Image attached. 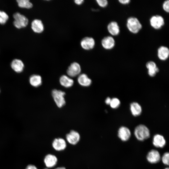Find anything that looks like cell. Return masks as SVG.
I'll return each mask as SVG.
<instances>
[{"label":"cell","mask_w":169,"mask_h":169,"mask_svg":"<svg viewBox=\"0 0 169 169\" xmlns=\"http://www.w3.org/2000/svg\"><path fill=\"white\" fill-rule=\"evenodd\" d=\"M135 137L138 141H144L150 136V132L149 128L145 125L140 124L137 126L134 130Z\"/></svg>","instance_id":"obj_1"},{"label":"cell","mask_w":169,"mask_h":169,"mask_svg":"<svg viewBox=\"0 0 169 169\" xmlns=\"http://www.w3.org/2000/svg\"><path fill=\"white\" fill-rule=\"evenodd\" d=\"M126 25L129 31L133 34L138 33L142 28L140 21L134 17H130L127 19Z\"/></svg>","instance_id":"obj_2"},{"label":"cell","mask_w":169,"mask_h":169,"mask_svg":"<svg viewBox=\"0 0 169 169\" xmlns=\"http://www.w3.org/2000/svg\"><path fill=\"white\" fill-rule=\"evenodd\" d=\"M14 21L13 24L14 26L18 29L25 27L28 23V19L24 15L17 12L13 15Z\"/></svg>","instance_id":"obj_3"},{"label":"cell","mask_w":169,"mask_h":169,"mask_svg":"<svg viewBox=\"0 0 169 169\" xmlns=\"http://www.w3.org/2000/svg\"><path fill=\"white\" fill-rule=\"evenodd\" d=\"M65 93L61 90L54 89L52 91V95L57 106L62 107L65 104L64 98Z\"/></svg>","instance_id":"obj_4"},{"label":"cell","mask_w":169,"mask_h":169,"mask_svg":"<svg viewBox=\"0 0 169 169\" xmlns=\"http://www.w3.org/2000/svg\"><path fill=\"white\" fill-rule=\"evenodd\" d=\"M149 22L151 27L156 30L161 29L165 24L164 18L162 16L159 15L151 16Z\"/></svg>","instance_id":"obj_5"},{"label":"cell","mask_w":169,"mask_h":169,"mask_svg":"<svg viewBox=\"0 0 169 169\" xmlns=\"http://www.w3.org/2000/svg\"><path fill=\"white\" fill-rule=\"evenodd\" d=\"M81 72V68L78 63L74 62L72 63L67 70L68 76L70 77H74L78 76Z\"/></svg>","instance_id":"obj_6"},{"label":"cell","mask_w":169,"mask_h":169,"mask_svg":"<svg viewBox=\"0 0 169 169\" xmlns=\"http://www.w3.org/2000/svg\"><path fill=\"white\" fill-rule=\"evenodd\" d=\"M80 138L79 133L74 130L71 131L66 136V141L73 145L77 144L79 142Z\"/></svg>","instance_id":"obj_7"},{"label":"cell","mask_w":169,"mask_h":169,"mask_svg":"<svg viewBox=\"0 0 169 169\" xmlns=\"http://www.w3.org/2000/svg\"><path fill=\"white\" fill-rule=\"evenodd\" d=\"M160 152L157 150L152 149L147 154L146 158L147 161L151 164L158 162L161 159Z\"/></svg>","instance_id":"obj_8"},{"label":"cell","mask_w":169,"mask_h":169,"mask_svg":"<svg viewBox=\"0 0 169 169\" xmlns=\"http://www.w3.org/2000/svg\"><path fill=\"white\" fill-rule=\"evenodd\" d=\"M117 135L121 141H126L130 138L131 133L129 128L125 126H121L118 130Z\"/></svg>","instance_id":"obj_9"},{"label":"cell","mask_w":169,"mask_h":169,"mask_svg":"<svg viewBox=\"0 0 169 169\" xmlns=\"http://www.w3.org/2000/svg\"><path fill=\"white\" fill-rule=\"evenodd\" d=\"M52 146L55 151H61L65 150L66 148L67 142L63 138H56L52 142Z\"/></svg>","instance_id":"obj_10"},{"label":"cell","mask_w":169,"mask_h":169,"mask_svg":"<svg viewBox=\"0 0 169 169\" xmlns=\"http://www.w3.org/2000/svg\"><path fill=\"white\" fill-rule=\"evenodd\" d=\"M58 161L56 156L52 154L46 155L44 159L45 166L47 168L49 169L54 167L56 165Z\"/></svg>","instance_id":"obj_11"},{"label":"cell","mask_w":169,"mask_h":169,"mask_svg":"<svg viewBox=\"0 0 169 169\" xmlns=\"http://www.w3.org/2000/svg\"><path fill=\"white\" fill-rule=\"evenodd\" d=\"M80 44L83 49L85 50H90L94 47L95 42L92 37H86L81 40Z\"/></svg>","instance_id":"obj_12"},{"label":"cell","mask_w":169,"mask_h":169,"mask_svg":"<svg viewBox=\"0 0 169 169\" xmlns=\"http://www.w3.org/2000/svg\"><path fill=\"white\" fill-rule=\"evenodd\" d=\"M152 142L154 146L160 148H163L166 143V140L164 137L160 134H156L154 135L153 137Z\"/></svg>","instance_id":"obj_13"},{"label":"cell","mask_w":169,"mask_h":169,"mask_svg":"<svg viewBox=\"0 0 169 169\" xmlns=\"http://www.w3.org/2000/svg\"><path fill=\"white\" fill-rule=\"evenodd\" d=\"M101 44L103 47L106 50L112 49L115 45L114 39L111 36L104 37L102 40Z\"/></svg>","instance_id":"obj_14"},{"label":"cell","mask_w":169,"mask_h":169,"mask_svg":"<svg viewBox=\"0 0 169 169\" xmlns=\"http://www.w3.org/2000/svg\"><path fill=\"white\" fill-rule=\"evenodd\" d=\"M146 67L148 69V74L151 77L155 76L159 71V69L156 63L152 61H149L146 64Z\"/></svg>","instance_id":"obj_15"},{"label":"cell","mask_w":169,"mask_h":169,"mask_svg":"<svg viewBox=\"0 0 169 169\" xmlns=\"http://www.w3.org/2000/svg\"><path fill=\"white\" fill-rule=\"evenodd\" d=\"M109 33L112 35H118L120 33V28L117 23L115 21L110 22L107 26Z\"/></svg>","instance_id":"obj_16"},{"label":"cell","mask_w":169,"mask_h":169,"mask_svg":"<svg viewBox=\"0 0 169 169\" xmlns=\"http://www.w3.org/2000/svg\"><path fill=\"white\" fill-rule=\"evenodd\" d=\"M157 55L159 59L165 61L167 59L169 56V49L166 46H161L158 48L157 51Z\"/></svg>","instance_id":"obj_17"},{"label":"cell","mask_w":169,"mask_h":169,"mask_svg":"<svg viewBox=\"0 0 169 169\" xmlns=\"http://www.w3.org/2000/svg\"><path fill=\"white\" fill-rule=\"evenodd\" d=\"M31 27L33 31L35 33H41L44 30V27L41 20L35 19L32 22Z\"/></svg>","instance_id":"obj_18"},{"label":"cell","mask_w":169,"mask_h":169,"mask_svg":"<svg viewBox=\"0 0 169 169\" xmlns=\"http://www.w3.org/2000/svg\"><path fill=\"white\" fill-rule=\"evenodd\" d=\"M11 66L14 71L18 73H20L23 70L24 64L20 59H15L11 62Z\"/></svg>","instance_id":"obj_19"},{"label":"cell","mask_w":169,"mask_h":169,"mask_svg":"<svg viewBox=\"0 0 169 169\" xmlns=\"http://www.w3.org/2000/svg\"><path fill=\"white\" fill-rule=\"evenodd\" d=\"M77 81L80 85L83 87L89 86L92 83L91 80L85 74H79L78 77Z\"/></svg>","instance_id":"obj_20"},{"label":"cell","mask_w":169,"mask_h":169,"mask_svg":"<svg viewBox=\"0 0 169 169\" xmlns=\"http://www.w3.org/2000/svg\"><path fill=\"white\" fill-rule=\"evenodd\" d=\"M130 110L132 115L135 117L141 115L142 111V108L141 105L136 102H132L131 104Z\"/></svg>","instance_id":"obj_21"},{"label":"cell","mask_w":169,"mask_h":169,"mask_svg":"<svg viewBox=\"0 0 169 169\" xmlns=\"http://www.w3.org/2000/svg\"><path fill=\"white\" fill-rule=\"evenodd\" d=\"M59 81L60 84L66 88L71 87L74 84L73 80L71 77L65 75L61 76Z\"/></svg>","instance_id":"obj_22"},{"label":"cell","mask_w":169,"mask_h":169,"mask_svg":"<svg viewBox=\"0 0 169 169\" xmlns=\"http://www.w3.org/2000/svg\"><path fill=\"white\" fill-rule=\"evenodd\" d=\"M29 82L30 84L33 86L38 87L42 84V77L39 75H32L29 78Z\"/></svg>","instance_id":"obj_23"},{"label":"cell","mask_w":169,"mask_h":169,"mask_svg":"<svg viewBox=\"0 0 169 169\" xmlns=\"http://www.w3.org/2000/svg\"><path fill=\"white\" fill-rule=\"evenodd\" d=\"M17 2L21 8L30 9L33 6V4L29 0H17Z\"/></svg>","instance_id":"obj_24"},{"label":"cell","mask_w":169,"mask_h":169,"mask_svg":"<svg viewBox=\"0 0 169 169\" xmlns=\"http://www.w3.org/2000/svg\"><path fill=\"white\" fill-rule=\"evenodd\" d=\"M120 104V102L119 99L115 97L111 99L109 105L112 108L116 109L119 107Z\"/></svg>","instance_id":"obj_25"},{"label":"cell","mask_w":169,"mask_h":169,"mask_svg":"<svg viewBox=\"0 0 169 169\" xmlns=\"http://www.w3.org/2000/svg\"><path fill=\"white\" fill-rule=\"evenodd\" d=\"M9 16L5 12L0 10V24H4L8 20Z\"/></svg>","instance_id":"obj_26"},{"label":"cell","mask_w":169,"mask_h":169,"mask_svg":"<svg viewBox=\"0 0 169 169\" xmlns=\"http://www.w3.org/2000/svg\"><path fill=\"white\" fill-rule=\"evenodd\" d=\"M163 163L166 165H169V153L168 152H165L161 157Z\"/></svg>","instance_id":"obj_27"},{"label":"cell","mask_w":169,"mask_h":169,"mask_svg":"<svg viewBox=\"0 0 169 169\" xmlns=\"http://www.w3.org/2000/svg\"><path fill=\"white\" fill-rule=\"evenodd\" d=\"M96 2L102 8H105L108 4L107 0H96Z\"/></svg>","instance_id":"obj_28"},{"label":"cell","mask_w":169,"mask_h":169,"mask_svg":"<svg viewBox=\"0 0 169 169\" xmlns=\"http://www.w3.org/2000/svg\"><path fill=\"white\" fill-rule=\"evenodd\" d=\"M162 8L163 10L166 13L169 12V0H166L162 4Z\"/></svg>","instance_id":"obj_29"},{"label":"cell","mask_w":169,"mask_h":169,"mask_svg":"<svg viewBox=\"0 0 169 169\" xmlns=\"http://www.w3.org/2000/svg\"><path fill=\"white\" fill-rule=\"evenodd\" d=\"M25 169H38L36 166L33 164H29L26 167Z\"/></svg>","instance_id":"obj_30"},{"label":"cell","mask_w":169,"mask_h":169,"mask_svg":"<svg viewBox=\"0 0 169 169\" xmlns=\"http://www.w3.org/2000/svg\"><path fill=\"white\" fill-rule=\"evenodd\" d=\"M118 1L119 3L122 4L126 5L130 3L131 1L130 0H119Z\"/></svg>","instance_id":"obj_31"},{"label":"cell","mask_w":169,"mask_h":169,"mask_svg":"<svg viewBox=\"0 0 169 169\" xmlns=\"http://www.w3.org/2000/svg\"><path fill=\"white\" fill-rule=\"evenodd\" d=\"M74 3L77 5H80L84 2L83 0H75L74 1Z\"/></svg>","instance_id":"obj_32"},{"label":"cell","mask_w":169,"mask_h":169,"mask_svg":"<svg viewBox=\"0 0 169 169\" xmlns=\"http://www.w3.org/2000/svg\"><path fill=\"white\" fill-rule=\"evenodd\" d=\"M111 100V99L110 97H107L106 98L105 102L107 105H109Z\"/></svg>","instance_id":"obj_33"},{"label":"cell","mask_w":169,"mask_h":169,"mask_svg":"<svg viewBox=\"0 0 169 169\" xmlns=\"http://www.w3.org/2000/svg\"><path fill=\"white\" fill-rule=\"evenodd\" d=\"M54 169H66V168L63 166H60L56 168H55Z\"/></svg>","instance_id":"obj_34"},{"label":"cell","mask_w":169,"mask_h":169,"mask_svg":"<svg viewBox=\"0 0 169 169\" xmlns=\"http://www.w3.org/2000/svg\"><path fill=\"white\" fill-rule=\"evenodd\" d=\"M164 169H169L168 167H166Z\"/></svg>","instance_id":"obj_35"},{"label":"cell","mask_w":169,"mask_h":169,"mask_svg":"<svg viewBox=\"0 0 169 169\" xmlns=\"http://www.w3.org/2000/svg\"><path fill=\"white\" fill-rule=\"evenodd\" d=\"M44 169H49V168H45Z\"/></svg>","instance_id":"obj_36"}]
</instances>
